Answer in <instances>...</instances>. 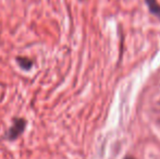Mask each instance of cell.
Returning <instances> with one entry per match:
<instances>
[{"instance_id": "cell-1", "label": "cell", "mask_w": 160, "mask_h": 159, "mask_svg": "<svg viewBox=\"0 0 160 159\" xmlns=\"http://www.w3.org/2000/svg\"><path fill=\"white\" fill-rule=\"evenodd\" d=\"M26 127V120L22 119V118H17L13 121V124L11 125V127L8 130L6 136L10 141H13L15 138H18L22 133L24 132Z\"/></svg>"}, {"instance_id": "cell-2", "label": "cell", "mask_w": 160, "mask_h": 159, "mask_svg": "<svg viewBox=\"0 0 160 159\" xmlns=\"http://www.w3.org/2000/svg\"><path fill=\"white\" fill-rule=\"evenodd\" d=\"M146 3H147L148 9H149L150 12L154 15H156L160 20V4L156 0H146Z\"/></svg>"}, {"instance_id": "cell-3", "label": "cell", "mask_w": 160, "mask_h": 159, "mask_svg": "<svg viewBox=\"0 0 160 159\" xmlns=\"http://www.w3.org/2000/svg\"><path fill=\"white\" fill-rule=\"evenodd\" d=\"M17 62L22 69H24V70H30L33 67V60L28 57H18Z\"/></svg>"}, {"instance_id": "cell-4", "label": "cell", "mask_w": 160, "mask_h": 159, "mask_svg": "<svg viewBox=\"0 0 160 159\" xmlns=\"http://www.w3.org/2000/svg\"><path fill=\"white\" fill-rule=\"evenodd\" d=\"M125 159H134V158H131V157H127Z\"/></svg>"}]
</instances>
